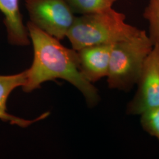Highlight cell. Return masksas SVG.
I'll use <instances>...</instances> for the list:
<instances>
[{
    "mask_svg": "<svg viewBox=\"0 0 159 159\" xmlns=\"http://www.w3.org/2000/svg\"><path fill=\"white\" fill-rule=\"evenodd\" d=\"M74 14L84 15L113 8L118 0H66Z\"/></svg>",
    "mask_w": 159,
    "mask_h": 159,
    "instance_id": "9c48e42d",
    "label": "cell"
},
{
    "mask_svg": "<svg viewBox=\"0 0 159 159\" xmlns=\"http://www.w3.org/2000/svg\"><path fill=\"white\" fill-rule=\"evenodd\" d=\"M153 44L146 31L114 44L107 75L108 87L129 91L136 85Z\"/></svg>",
    "mask_w": 159,
    "mask_h": 159,
    "instance_id": "3957f363",
    "label": "cell"
},
{
    "mask_svg": "<svg viewBox=\"0 0 159 159\" xmlns=\"http://www.w3.org/2000/svg\"><path fill=\"white\" fill-rule=\"evenodd\" d=\"M0 11L4 16V23L8 42L14 46L29 45V31L23 22L19 0H0Z\"/></svg>",
    "mask_w": 159,
    "mask_h": 159,
    "instance_id": "ba28073f",
    "label": "cell"
},
{
    "mask_svg": "<svg viewBox=\"0 0 159 159\" xmlns=\"http://www.w3.org/2000/svg\"><path fill=\"white\" fill-rule=\"evenodd\" d=\"M137 91L128 102L126 113L140 116L159 107V44L154 45L137 82Z\"/></svg>",
    "mask_w": 159,
    "mask_h": 159,
    "instance_id": "5b68a950",
    "label": "cell"
},
{
    "mask_svg": "<svg viewBox=\"0 0 159 159\" xmlns=\"http://www.w3.org/2000/svg\"><path fill=\"white\" fill-rule=\"evenodd\" d=\"M114 44L90 46L77 51L81 72L89 82L107 77Z\"/></svg>",
    "mask_w": 159,
    "mask_h": 159,
    "instance_id": "8992f818",
    "label": "cell"
},
{
    "mask_svg": "<svg viewBox=\"0 0 159 159\" xmlns=\"http://www.w3.org/2000/svg\"><path fill=\"white\" fill-rule=\"evenodd\" d=\"M148 23V35L154 45L159 44V0H148L143 13Z\"/></svg>",
    "mask_w": 159,
    "mask_h": 159,
    "instance_id": "30bf717a",
    "label": "cell"
},
{
    "mask_svg": "<svg viewBox=\"0 0 159 159\" xmlns=\"http://www.w3.org/2000/svg\"><path fill=\"white\" fill-rule=\"evenodd\" d=\"M142 30L125 22V16L113 8L75 17L67 37L76 51L102 44H114L129 39Z\"/></svg>",
    "mask_w": 159,
    "mask_h": 159,
    "instance_id": "7a4b0ae2",
    "label": "cell"
},
{
    "mask_svg": "<svg viewBox=\"0 0 159 159\" xmlns=\"http://www.w3.org/2000/svg\"><path fill=\"white\" fill-rule=\"evenodd\" d=\"M26 25L33 46L34 59L30 68L26 70L23 91L31 92L44 82L61 79L75 87L89 107L96 106L100 100L98 91L81 73L77 51L63 46L60 40L30 21Z\"/></svg>",
    "mask_w": 159,
    "mask_h": 159,
    "instance_id": "6da1fadb",
    "label": "cell"
},
{
    "mask_svg": "<svg viewBox=\"0 0 159 159\" xmlns=\"http://www.w3.org/2000/svg\"><path fill=\"white\" fill-rule=\"evenodd\" d=\"M140 124L144 130L159 141V107L141 114Z\"/></svg>",
    "mask_w": 159,
    "mask_h": 159,
    "instance_id": "8fae6325",
    "label": "cell"
},
{
    "mask_svg": "<svg viewBox=\"0 0 159 159\" xmlns=\"http://www.w3.org/2000/svg\"><path fill=\"white\" fill-rule=\"evenodd\" d=\"M30 22L59 40L67 37L75 18L66 0H25Z\"/></svg>",
    "mask_w": 159,
    "mask_h": 159,
    "instance_id": "277c9868",
    "label": "cell"
},
{
    "mask_svg": "<svg viewBox=\"0 0 159 159\" xmlns=\"http://www.w3.org/2000/svg\"><path fill=\"white\" fill-rule=\"evenodd\" d=\"M27 79V71H24L18 74L2 75H0V120L8 122L12 125H16L26 128L34 123L45 119L50 113L47 112L32 120L22 119L11 115L7 112V102L12 91L18 87H23L25 84Z\"/></svg>",
    "mask_w": 159,
    "mask_h": 159,
    "instance_id": "52a82bcc",
    "label": "cell"
}]
</instances>
